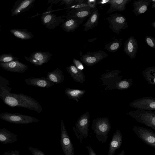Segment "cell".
I'll return each instance as SVG.
<instances>
[{"label":"cell","instance_id":"1","mask_svg":"<svg viewBox=\"0 0 155 155\" xmlns=\"http://www.w3.org/2000/svg\"><path fill=\"white\" fill-rule=\"evenodd\" d=\"M0 98L5 104L10 107L25 108L38 113L42 111V107L37 101L22 93H12L0 87Z\"/></svg>","mask_w":155,"mask_h":155},{"label":"cell","instance_id":"2","mask_svg":"<svg viewBox=\"0 0 155 155\" xmlns=\"http://www.w3.org/2000/svg\"><path fill=\"white\" fill-rule=\"evenodd\" d=\"M111 128L109 120L107 117H98L92 121L91 129L95 134L97 140L102 143L107 142Z\"/></svg>","mask_w":155,"mask_h":155},{"label":"cell","instance_id":"3","mask_svg":"<svg viewBox=\"0 0 155 155\" xmlns=\"http://www.w3.org/2000/svg\"><path fill=\"white\" fill-rule=\"evenodd\" d=\"M128 114L138 122L145 124L155 130V112L137 109L129 112Z\"/></svg>","mask_w":155,"mask_h":155},{"label":"cell","instance_id":"4","mask_svg":"<svg viewBox=\"0 0 155 155\" xmlns=\"http://www.w3.org/2000/svg\"><path fill=\"white\" fill-rule=\"evenodd\" d=\"M0 119L8 122L17 124L37 122L40 120L36 117L16 113L3 112L0 114Z\"/></svg>","mask_w":155,"mask_h":155},{"label":"cell","instance_id":"5","mask_svg":"<svg viewBox=\"0 0 155 155\" xmlns=\"http://www.w3.org/2000/svg\"><path fill=\"white\" fill-rule=\"evenodd\" d=\"M52 4L46 11L41 15V17L42 23L45 27L49 29H54L65 21L61 16L57 15L52 13Z\"/></svg>","mask_w":155,"mask_h":155},{"label":"cell","instance_id":"6","mask_svg":"<svg viewBox=\"0 0 155 155\" xmlns=\"http://www.w3.org/2000/svg\"><path fill=\"white\" fill-rule=\"evenodd\" d=\"M106 19L110 28L116 34L119 35L122 30L128 27L126 18L122 14L115 13L110 15Z\"/></svg>","mask_w":155,"mask_h":155},{"label":"cell","instance_id":"7","mask_svg":"<svg viewBox=\"0 0 155 155\" xmlns=\"http://www.w3.org/2000/svg\"><path fill=\"white\" fill-rule=\"evenodd\" d=\"M90 116L88 111L81 115L75 124V128L79 136L80 142L82 143L84 139L87 138L89 134Z\"/></svg>","mask_w":155,"mask_h":155},{"label":"cell","instance_id":"8","mask_svg":"<svg viewBox=\"0 0 155 155\" xmlns=\"http://www.w3.org/2000/svg\"><path fill=\"white\" fill-rule=\"evenodd\" d=\"M132 130L137 137L144 143L155 148V133L151 130L142 127L134 126Z\"/></svg>","mask_w":155,"mask_h":155},{"label":"cell","instance_id":"9","mask_svg":"<svg viewBox=\"0 0 155 155\" xmlns=\"http://www.w3.org/2000/svg\"><path fill=\"white\" fill-rule=\"evenodd\" d=\"M60 143L64 155H74V147L62 119L61 122Z\"/></svg>","mask_w":155,"mask_h":155},{"label":"cell","instance_id":"10","mask_svg":"<svg viewBox=\"0 0 155 155\" xmlns=\"http://www.w3.org/2000/svg\"><path fill=\"white\" fill-rule=\"evenodd\" d=\"M107 56V53L101 50L92 52H88L83 55L80 53V58L82 63L90 66L97 64Z\"/></svg>","mask_w":155,"mask_h":155},{"label":"cell","instance_id":"11","mask_svg":"<svg viewBox=\"0 0 155 155\" xmlns=\"http://www.w3.org/2000/svg\"><path fill=\"white\" fill-rule=\"evenodd\" d=\"M120 73V71L115 70L101 75V79L102 85L106 86L105 89L112 90L115 84L122 80V76L119 75Z\"/></svg>","mask_w":155,"mask_h":155},{"label":"cell","instance_id":"12","mask_svg":"<svg viewBox=\"0 0 155 155\" xmlns=\"http://www.w3.org/2000/svg\"><path fill=\"white\" fill-rule=\"evenodd\" d=\"M52 54L48 52L38 51L32 53L29 57L25 56V59L35 66H40L46 63L51 58Z\"/></svg>","mask_w":155,"mask_h":155},{"label":"cell","instance_id":"13","mask_svg":"<svg viewBox=\"0 0 155 155\" xmlns=\"http://www.w3.org/2000/svg\"><path fill=\"white\" fill-rule=\"evenodd\" d=\"M130 106L134 108L145 110H155V98L144 97L139 98L131 102Z\"/></svg>","mask_w":155,"mask_h":155},{"label":"cell","instance_id":"14","mask_svg":"<svg viewBox=\"0 0 155 155\" xmlns=\"http://www.w3.org/2000/svg\"><path fill=\"white\" fill-rule=\"evenodd\" d=\"M35 1V0H18L16 1L11 10V15L17 16L28 11L33 7Z\"/></svg>","mask_w":155,"mask_h":155},{"label":"cell","instance_id":"15","mask_svg":"<svg viewBox=\"0 0 155 155\" xmlns=\"http://www.w3.org/2000/svg\"><path fill=\"white\" fill-rule=\"evenodd\" d=\"M0 67L8 71L19 73L25 72L28 68L27 65L19 61V60L6 63L0 62Z\"/></svg>","mask_w":155,"mask_h":155},{"label":"cell","instance_id":"16","mask_svg":"<svg viewBox=\"0 0 155 155\" xmlns=\"http://www.w3.org/2000/svg\"><path fill=\"white\" fill-rule=\"evenodd\" d=\"M97 9L91 8L89 7L72 9L68 12L66 17L75 18L84 21Z\"/></svg>","mask_w":155,"mask_h":155},{"label":"cell","instance_id":"17","mask_svg":"<svg viewBox=\"0 0 155 155\" xmlns=\"http://www.w3.org/2000/svg\"><path fill=\"white\" fill-rule=\"evenodd\" d=\"M124 51L131 59L136 56L138 49L137 39L132 35L130 36L124 42Z\"/></svg>","mask_w":155,"mask_h":155},{"label":"cell","instance_id":"18","mask_svg":"<svg viewBox=\"0 0 155 155\" xmlns=\"http://www.w3.org/2000/svg\"><path fill=\"white\" fill-rule=\"evenodd\" d=\"M28 85L43 88L50 87L55 84L48 80L46 78L31 77L26 79L25 80Z\"/></svg>","mask_w":155,"mask_h":155},{"label":"cell","instance_id":"19","mask_svg":"<svg viewBox=\"0 0 155 155\" xmlns=\"http://www.w3.org/2000/svg\"><path fill=\"white\" fill-rule=\"evenodd\" d=\"M122 142V135L120 130H117L113 134L110 142L107 155H114L116 151L120 148Z\"/></svg>","mask_w":155,"mask_h":155},{"label":"cell","instance_id":"20","mask_svg":"<svg viewBox=\"0 0 155 155\" xmlns=\"http://www.w3.org/2000/svg\"><path fill=\"white\" fill-rule=\"evenodd\" d=\"M84 20L73 17L67 18L62 23L61 27L67 32H73L77 29Z\"/></svg>","mask_w":155,"mask_h":155},{"label":"cell","instance_id":"21","mask_svg":"<svg viewBox=\"0 0 155 155\" xmlns=\"http://www.w3.org/2000/svg\"><path fill=\"white\" fill-rule=\"evenodd\" d=\"M151 2V0H138L132 3L134 8L132 11L136 16L145 12L148 10V7Z\"/></svg>","mask_w":155,"mask_h":155},{"label":"cell","instance_id":"22","mask_svg":"<svg viewBox=\"0 0 155 155\" xmlns=\"http://www.w3.org/2000/svg\"><path fill=\"white\" fill-rule=\"evenodd\" d=\"M131 1V0H110L108 3L110 7L106 13L109 14L116 11H124L126 9V5Z\"/></svg>","mask_w":155,"mask_h":155},{"label":"cell","instance_id":"23","mask_svg":"<svg viewBox=\"0 0 155 155\" xmlns=\"http://www.w3.org/2000/svg\"><path fill=\"white\" fill-rule=\"evenodd\" d=\"M66 69L74 81L81 83H84L85 78L84 72L78 69L73 64L66 67Z\"/></svg>","mask_w":155,"mask_h":155},{"label":"cell","instance_id":"24","mask_svg":"<svg viewBox=\"0 0 155 155\" xmlns=\"http://www.w3.org/2000/svg\"><path fill=\"white\" fill-rule=\"evenodd\" d=\"M17 135L5 128H0V143H12L18 140Z\"/></svg>","mask_w":155,"mask_h":155},{"label":"cell","instance_id":"25","mask_svg":"<svg viewBox=\"0 0 155 155\" xmlns=\"http://www.w3.org/2000/svg\"><path fill=\"white\" fill-rule=\"evenodd\" d=\"M100 15V14L97 8L92 12L87 21L83 25V26L84 27V31H87L96 27L98 23Z\"/></svg>","mask_w":155,"mask_h":155},{"label":"cell","instance_id":"26","mask_svg":"<svg viewBox=\"0 0 155 155\" xmlns=\"http://www.w3.org/2000/svg\"><path fill=\"white\" fill-rule=\"evenodd\" d=\"M46 78L48 80L55 84H61L64 79L63 72L58 68L53 71L48 72Z\"/></svg>","mask_w":155,"mask_h":155},{"label":"cell","instance_id":"27","mask_svg":"<svg viewBox=\"0 0 155 155\" xmlns=\"http://www.w3.org/2000/svg\"><path fill=\"white\" fill-rule=\"evenodd\" d=\"M9 31L15 37L22 40L31 39L33 37L31 32L28 31L26 29H12Z\"/></svg>","mask_w":155,"mask_h":155},{"label":"cell","instance_id":"28","mask_svg":"<svg viewBox=\"0 0 155 155\" xmlns=\"http://www.w3.org/2000/svg\"><path fill=\"white\" fill-rule=\"evenodd\" d=\"M84 90L67 88L65 90L64 93L68 98L71 100L79 102V100L86 93Z\"/></svg>","mask_w":155,"mask_h":155},{"label":"cell","instance_id":"29","mask_svg":"<svg viewBox=\"0 0 155 155\" xmlns=\"http://www.w3.org/2000/svg\"><path fill=\"white\" fill-rule=\"evenodd\" d=\"M142 74L148 83L155 85V67L147 68L142 72Z\"/></svg>","mask_w":155,"mask_h":155},{"label":"cell","instance_id":"30","mask_svg":"<svg viewBox=\"0 0 155 155\" xmlns=\"http://www.w3.org/2000/svg\"><path fill=\"white\" fill-rule=\"evenodd\" d=\"M122 41L123 39L121 38H115L113 41L106 44L104 49L110 52H115L121 47L122 44Z\"/></svg>","mask_w":155,"mask_h":155},{"label":"cell","instance_id":"31","mask_svg":"<svg viewBox=\"0 0 155 155\" xmlns=\"http://www.w3.org/2000/svg\"><path fill=\"white\" fill-rule=\"evenodd\" d=\"M131 79H125L116 83L113 87V89L124 90L129 88L132 85Z\"/></svg>","mask_w":155,"mask_h":155},{"label":"cell","instance_id":"32","mask_svg":"<svg viewBox=\"0 0 155 155\" xmlns=\"http://www.w3.org/2000/svg\"><path fill=\"white\" fill-rule=\"evenodd\" d=\"M19 58L11 53H4L0 55V62L6 63L18 60Z\"/></svg>","mask_w":155,"mask_h":155},{"label":"cell","instance_id":"33","mask_svg":"<svg viewBox=\"0 0 155 155\" xmlns=\"http://www.w3.org/2000/svg\"><path fill=\"white\" fill-rule=\"evenodd\" d=\"M0 84L3 88L5 89L8 91L11 92L12 88L9 87L8 86L10 84V82L6 78L0 76Z\"/></svg>","mask_w":155,"mask_h":155},{"label":"cell","instance_id":"34","mask_svg":"<svg viewBox=\"0 0 155 155\" xmlns=\"http://www.w3.org/2000/svg\"><path fill=\"white\" fill-rule=\"evenodd\" d=\"M146 44L152 48H155V39L153 36L150 35L146 36L145 38Z\"/></svg>","mask_w":155,"mask_h":155},{"label":"cell","instance_id":"35","mask_svg":"<svg viewBox=\"0 0 155 155\" xmlns=\"http://www.w3.org/2000/svg\"><path fill=\"white\" fill-rule=\"evenodd\" d=\"M77 4V3L76 0H61L60 5H65V7L66 8L68 9L70 7Z\"/></svg>","mask_w":155,"mask_h":155},{"label":"cell","instance_id":"36","mask_svg":"<svg viewBox=\"0 0 155 155\" xmlns=\"http://www.w3.org/2000/svg\"><path fill=\"white\" fill-rule=\"evenodd\" d=\"M28 149L32 155H45L42 151L37 148L29 147Z\"/></svg>","mask_w":155,"mask_h":155},{"label":"cell","instance_id":"37","mask_svg":"<svg viewBox=\"0 0 155 155\" xmlns=\"http://www.w3.org/2000/svg\"><path fill=\"white\" fill-rule=\"evenodd\" d=\"M72 61L73 64L78 69L82 71L84 69V65L79 60L74 58Z\"/></svg>","mask_w":155,"mask_h":155},{"label":"cell","instance_id":"38","mask_svg":"<svg viewBox=\"0 0 155 155\" xmlns=\"http://www.w3.org/2000/svg\"><path fill=\"white\" fill-rule=\"evenodd\" d=\"M97 1L96 0H89L87 1V3L91 8L95 9L97 8L96 6L97 5Z\"/></svg>","mask_w":155,"mask_h":155},{"label":"cell","instance_id":"39","mask_svg":"<svg viewBox=\"0 0 155 155\" xmlns=\"http://www.w3.org/2000/svg\"><path fill=\"white\" fill-rule=\"evenodd\" d=\"M2 155H21L19 150H16L15 151H8L5 152Z\"/></svg>","mask_w":155,"mask_h":155},{"label":"cell","instance_id":"40","mask_svg":"<svg viewBox=\"0 0 155 155\" xmlns=\"http://www.w3.org/2000/svg\"><path fill=\"white\" fill-rule=\"evenodd\" d=\"M110 1V0H102L97 1V5L98 4L102 6L107 5L108 4V3Z\"/></svg>","mask_w":155,"mask_h":155},{"label":"cell","instance_id":"41","mask_svg":"<svg viewBox=\"0 0 155 155\" xmlns=\"http://www.w3.org/2000/svg\"><path fill=\"white\" fill-rule=\"evenodd\" d=\"M86 148L88 150L89 155H97L92 148L89 146H87Z\"/></svg>","mask_w":155,"mask_h":155},{"label":"cell","instance_id":"42","mask_svg":"<svg viewBox=\"0 0 155 155\" xmlns=\"http://www.w3.org/2000/svg\"><path fill=\"white\" fill-rule=\"evenodd\" d=\"M61 0H48V3H51V4H56L61 2Z\"/></svg>","mask_w":155,"mask_h":155},{"label":"cell","instance_id":"43","mask_svg":"<svg viewBox=\"0 0 155 155\" xmlns=\"http://www.w3.org/2000/svg\"><path fill=\"white\" fill-rule=\"evenodd\" d=\"M151 2L152 3V8H153L155 9V0H151Z\"/></svg>","mask_w":155,"mask_h":155},{"label":"cell","instance_id":"44","mask_svg":"<svg viewBox=\"0 0 155 155\" xmlns=\"http://www.w3.org/2000/svg\"><path fill=\"white\" fill-rule=\"evenodd\" d=\"M125 151L124 150H123L120 153L117 154V155H125Z\"/></svg>","mask_w":155,"mask_h":155},{"label":"cell","instance_id":"45","mask_svg":"<svg viewBox=\"0 0 155 155\" xmlns=\"http://www.w3.org/2000/svg\"><path fill=\"white\" fill-rule=\"evenodd\" d=\"M151 25L154 28H155V21H154L151 23Z\"/></svg>","mask_w":155,"mask_h":155},{"label":"cell","instance_id":"46","mask_svg":"<svg viewBox=\"0 0 155 155\" xmlns=\"http://www.w3.org/2000/svg\"><path fill=\"white\" fill-rule=\"evenodd\" d=\"M0 88H2L4 90L5 89V88H3L2 87V85L0 84Z\"/></svg>","mask_w":155,"mask_h":155},{"label":"cell","instance_id":"47","mask_svg":"<svg viewBox=\"0 0 155 155\" xmlns=\"http://www.w3.org/2000/svg\"><path fill=\"white\" fill-rule=\"evenodd\" d=\"M0 31H1V24L0 23Z\"/></svg>","mask_w":155,"mask_h":155}]
</instances>
